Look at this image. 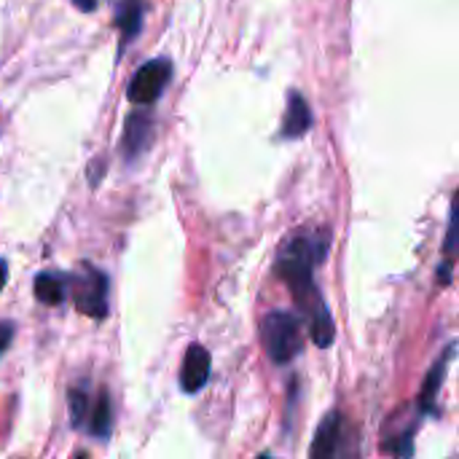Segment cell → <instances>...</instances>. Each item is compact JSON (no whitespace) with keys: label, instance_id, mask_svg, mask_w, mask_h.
<instances>
[{"label":"cell","instance_id":"8","mask_svg":"<svg viewBox=\"0 0 459 459\" xmlns=\"http://www.w3.org/2000/svg\"><path fill=\"white\" fill-rule=\"evenodd\" d=\"M452 358H455V347L449 344L446 347V352L441 355V360L430 368V374H428V379H425V385H422V395H420V406H422V411H433V403H436V395H438V387L444 385V377H446V366L452 363Z\"/></svg>","mask_w":459,"mask_h":459},{"label":"cell","instance_id":"17","mask_svg":"<svg viewBox=\"0 0 459 459\" xmlns=\"http://www.w3.org/2000/svg\"><path fill=\"white\" fill-rule=\"evenodd\" d=\"M258 459H272V457H266V455H261V457H258Z\"/></svg>","mask_w":459,"mask_h":459},{"label":"cell","instance_id":"16","mask_svg":"<svg viewBox=\"0 0 459 459\" xmlns=\"http://www.w3.org/2000/svg\"><path fill=\"white\" fill-rule=\"evenodd\" d=\"M75 459H89V457H86V455H78V457H75Z\"/></svg>","mask_w":459,"mask_h":459},{"label":"cell","instance_id":"12","mask_svg":"<svg viewBox=\"0 0 459 459\" xmlns=\"http://www.w3.org/2000/svg\"><path fill=\"white\" fill-rule=\"evenodd\" d=\"M151 118H145V116H132L129 118V126H126V137H124V151H126V156L129 159H134V153L137 151H143V145H145V134L151 132Z\"/></svg>","mask_w":459,"mask_h":459},{"label":"cell","instance_id":"3","mask_svg":"<svg viewBox=\"0 0 459 459\" xmlns=\"http://www.w3.org/2000/svg\"><path fill=\"white\" fill-rule=\"evenodd\" d=\"M309 459H360L358 436L339 411H331L320 422L317 436L309 449Z\"/></svg>","mask_w":459,"mask_h":459},{"label":"cell","instance_id":"1","mask_svg":"<svg viewBox=\"0 0 459 459\" xmlns=\"http://www.w3.org/2000/svg\"><path fill=\"white\" fill-rule=\"evenodd\" d=\"M325 255V239L315 234H299L288 239L277 255V274L290 285L296 301L304 307L309 320H315L320 312H325V301L320 299L315 288V266Z\"/></svg>","mask_w":459,"mask_h":459},{"label":"cell","instance_id":"2","mask_svg":"<svg viewBox=\"0 0 459 459\" xmlns=\"http://www.w3.org/2000/svg\"><path fill=\"white\" fill-rule=\"evenodd\" d=\"M261 342L274 363H280V366L290 363L301 352V344H304L301 320L288 309L269 312L261 323Z\"/></svg>","mask_w":459,"mask_h":459},{"label":"cell","instance_id":"4","mask_svg":"<svg viewBox=\"0 0 459 459\" xmlns=\"http://www.w3.org/2000/svg\"><path fill=\"white\" fill-rule=\"evenodd\" d=\"M70 290H73V304L78 312L89 315V317H105L108 315V277L83 264V269L78 274H73L67 280Z\"/></svg>","mask_w":459,"mask_h":459},{"label":"cell","instance_id":"11","mask_svg":"<svg viewBox=\"0 0 459 459\" xmlns=\"http://www.w3.org/2000/svg\"><path fill=\"white\" fill-rule=\"evenodd\" d=\"M140 16H143V5L137 0H124L116 11V24L121 27L124 43H129L137 32H140Z\"/></svg>","mask_w":459,"mask_h":459},{"label":"cell","instance_id":"10","mask_svg":"<svg viewBox=\"0 0 459 459\" xmlns=\"http://www.w3.org/2000/svg\"><path fill=\"white\" fill-rule=\"evenodd\" d=\"M86 420H89V430H91V436H97V438H102V441L110 436V430H113V409H110V398H108V393H100V395H97L94 406H89Z\"/></svg>","mask_w":459,"mask_h":459},{"label":"cell","instance_id":"13","mask_svg":"<svg viewBox=\"0 0 459 459\" xmlns=\"http://www.w3.org/2000/svg\"><path fill=\"white\" fill-rule=\"evenodd\" d=\"M67 406H70V422H73V428H81L86 422V414H89V398H86V393L83 390H70Z\"/></svg>","mask_w":459,"mask_h":459},{"label":"cell","instance_id":"9","mask_svg":"<svg viewBox=\"0 0 459 459\" xmlns=\"http://www.w3.org/2000/svg\"><path fill=\"white\" fill-rule=\"evenodd\" d=\"M65 293H67V280L62 274H51V272H43L35 277V299L40 304H48V307H56L65 301Z\"/></svg>","mask_w":459,"mask_h":459},{"label":"cell","instance_id":"7","mask_svg":"<svg viewBox=\"0 0 459 459\" xmlns=\"http://www.w3.org/2000/svg\"><path fill=\"white\" fill-rule=\"evenodd\" d=\"M309 129H312V110L299 91H290L288 94V110L282 118V134L296 140V137L307 134Z\"/></svg>","mask_w":459,"mask_h":459},{"label":"cell","instance_id":"6","mask_svg":"<svg viewBox=\"0 0 459 459\" xmlns=\"http://www.w3.org/2000/svg\"><path fill=\"white\" fill-rule=\"evenodd\" d=\"M210 368H212V358L210 352L202 347V344H191L186 358H183V368H180V385L183 390L191 395V393H199L207 379H210Z\"/></svg>","mask_w":459,"mask_h":459},{"label":"cell","instance_id":"15","mask_svg":"<svg viewBox=\"0 0 459 459\" xmlns=\"http://www.w3.org/2000/svg\"><path fill=\"white\" fill-rule=\"evenodd\" d=\"M5 280H8V266H5V261L0 258V290H3V285H5Z\"/></svg>","mask_w":459,"mask_h":459},{"label":"cell","instance_id":"5","mask_svg":"<svg viewBox=\"0 0 459 459\" xmlns=\"http://www.w3.org/2000/svg\"><path fill=\"white\" fill-rule=\"evenodd\" d=\"M172 75V67L167 59H151L145 62L129 81L126 97L132 105H151L161 97V91L167 89Z\"/></svg>","mask_w":459,"mask_h":459},{"label":"cell","instance_id":"14","mask_svg":"<svg viewBox=\"0 0 459 459\" xmlns=\"http://www.w3.org/2000/svg\"><path fill=\"white\" fill-rule=\"evenodd\" d=\"M11 342H13V325L11 323H0V355L8 350Z\"/></svg>","mask_w":459,"mask_h":459}]
</instances>
